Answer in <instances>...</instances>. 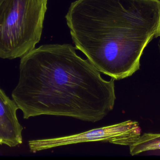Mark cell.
I'll return each mask as SVG.
<instances>
[{"instance_id": "cell-3", "label": "cell", "mask_w": 160, "mask_h": 160, "mask_svg": "<svg viewBox=\"0 0 160 160\" xmlns=\"http://www.w3.org/2000/svg\"><path fill=\"white\" fill-rule=\"evenodd\" d=\"M48 0H0V58H21L40 41Z\"/></svg>"}, {"instance_id": "cell-4", "label": "cell", "mask_w": 160, "mask_h": 160, "mask_svg": "<svg viewBox=\"0 0 160 160\" xmlns=\"http://www.w3.org/2000/svg\"><path fill=\"white\" fill-rule=\"evenodd\" d=\"M141 136L139 123L128 120L74 135L32 140L29 141L28 145L30 151L33 153L60 147L90 142H109L118 145L130 146L136 142Z\"/></svg>"}, {"instance_id": "cell-5", "label": "cell", "mask_w": 160, "mask_h": 160, "mask_svg": "<svg viewBox=\"0 0 160 160\" xmlns=\"http://www.w3.org/2000/svg\"><path fill=\"white\" fill-rule=\"evenodd\" d=\"M18 109L15 101L0 88V145L15 147L22 143L23 128L17 118Z\"/></svg>"}, {"instance_id": "cell-1", "label": "cell", "mask_w": 160, "mask_h": 160, "mask_svg": "<svg viewBox=\"0 0 160 160\" xmlns=\"http://www.w3.org/2000/svg\"><path fill=\"white\" fill-rule=\"evenodd\" d=\"M69 44H47L21 57L12 97L24 119L41 115L96 123L112 111L115 80H106Z\"/></svg>"}, {"instance_id": "cell-2", "label": "cell", "mask_w": 160, "mask_h": 160, "mask_svg": "<svg viewBox=\"0 0 160 160\" xmlns=\"http://www.w3.org/2000/svg\"><path fill=\"white\" fill-rule=\"evenodd\" d=\"M76 48L100 73L126 79L160 36L159 0H76L66 15Z\"/></svg>"}, {"instance_id": "cell-7", "label": "cell", "mask_w": 160, "mask_h": 160, "mask_svg": "<svg viewBox=\"0 0 160 160\" xmlns=\"http://www.w3.org/2000/svg\"><path fill=\"white\" fill-rule=\"evenodd\" d=\"M158 47H159V51L160 53V39L159 41L158 42Z\"/></svg>"}, {"instance_id": "cell-6", "label": "cell", "mask_w": 160, "mask_h": 160, "mask_svg": "<svg viewBox=\"0 0 160 160\" xmlns=\"http://www.w3.org/2000/svg\"><path fill=\"white\" fill-rule=\"evenodd\" d=\"M129 148L132 156L147 151L160 150V133H144L136 142L130 146Z\"/></svg>"}]
</instances>
